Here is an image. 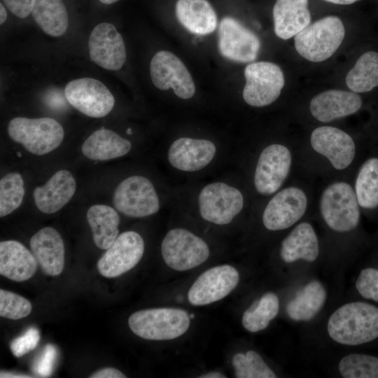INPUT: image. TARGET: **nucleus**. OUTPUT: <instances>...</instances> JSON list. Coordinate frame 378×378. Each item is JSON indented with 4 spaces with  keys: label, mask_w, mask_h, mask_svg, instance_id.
Wrapping results in <instances>:
<instances>
[{
    "label": "nucleus",
    "mask_w": 378,
    "mask_h": 378,
    "mask_svg": "<svg viewBox=\"0 0 378 378\" xmlns=\"http://www.w3.org/2000/svg\"><path fill=\"white\" fill-rule=\"evenodd\" d=\"M346 84L354 92H368L378 86V52L363 53L346 74Z\"/></svg>",
    "instance_id": "2f4dec72"
},
{
    "label": "nucleus",
    "mask_w": 378,
    "mask_h": 378,
    "mask_svg": "<svg viewBox=\"0 0 378 378\" xmlns=\"http://www.w3.org/2000/svg\"><path fill=\"white\" fill-rule=\"evenodd\" d=\"M31 15L40 28L52 36L63 35L69 19L62 0H36Z\"/></svg>",
    "instance_id": "c756f323"
},
{
    "label": "nucleus",
    "mask_w": 378,
    "mask_h": 378,
    "mask_svg": "<svg viewBox=\"0 0 378 378\" xmlns=\"http://www.w3.org/2000/svg\"><path fill=\"white\" fill-rule=\"evenodd\" d=\"M335 4L349 5L360 0H323Z\"/></svg>",
    "instance_id": "a18cd8bd"
},
{
    "label": "nucleus",
    "mask_w": 378,
    "mask_h": 378,
    "mask_svg": "<svg viewBox=\"0 0 378 378\" xmlns=\"http://www.w3.org/2000/svg\"><path fill=\"white\" fill-rule=\"evenodd\" d=\"M327 293L323 285L313 280L300 289L286 305L288 316L295 321L312 320L323 307Z\"/></svg>",
    "instance_id": "cd10ccee"
},
{
    "label": "nucleus",
    "mask_w": 378,
    "mask_h": 378,
    "mask_svg": "<svg viewBox=\"0 0 378 378\" xmlns=\"http://www.w3.org/2000/svg\"><path fill=\"white\" fill-rule=\"evenodd\" d=\"M279 311V300L272 292L264 294L243 314L241 323L249 332H256L265 329Z\"/></svg>",
    "instance_id": "473e14b6"
},
{
    "label": "nucleus",
    "mask_w": 378,
    "mask_h": 378,
    "mask_svg": "<svg viewBox=\"0 0 378 378\" xmlns=\"http://www.w3.org/2000/svg\"><path fill=\"white\" fill-rule=\"evenodd\" d=\"M164 261L170 268L186 271L197 267L209 255L207 244L192 232L181 228L170 230L161 244Z\"/></svg>",
    "instance_id": "423d86ee"
},
{
    "label": "nucleus",
    "mask_w": 378,
    "mask_h": 378,
    "mask_svg": "<svg viewBox=\"0 0 378 378\" xmlns=\"http://www.w3.org/2000/svg\"><path fill=\"white\" fill-rule=\"evenodd\" d=\"M31 302L24 297L4 289L0 290V316L12 320L27 316L31 312Z\"/></svg>",
    "instance_id": "e433bc0d"
},
{
    "label": "nucleus",
    "mask_w": 378,
    "mask_h": 378,
    "mask_svg": "<svg viewBox=\"0 0 378 378\" xmlns=\"http://www.w3.org/2000/svg\"><path fill=\"white\" fill-rule=\"evenodd\" d=\"M320 209L327 225L335 232H351L359 225L360 206L355 190L347 183L330 185L322 194Z\"/></svg>",
    "instance_id": "39448f33"
},
{
    "label": "nucleus",
    "mask_w": 378,
    "mask_h": 378,
    "mask_svg": "<svg viewBox=\"0 0 378 378\" xmlns=\"http://www.w3.org/2000/svg\"><path fill=\"white\" fill-rule=\"evenodd\" d=\"M29 244L45 274L55 276L62 273L64 266V245L55 229L46 227L39 230L31 237Z\"/></svg>",
    "instance_id": "aec40b11"
},
{
    "label": "nucleus",
    "mask_w": 378,
    "mask_h": 378,
    "mask_svg": "<svg viewBox=\"0 0 378 378\" xmlns=\"http://www.w3.org/2000/svg\"><path fill=\"white\" fill-rule=\"evenodd\" d=\"M91 378H125L126 376L118 369L105 368L92 374Z\"/></svg>",
    "instance_id": "79ce46f5"
},
{
    "label": "nucleus",
    "mask_w": 378,
    "mask_h": 378,
    "mask_svg": "<svg viewBox=\"0 0 378 378\" xmlns=\"http://www.w3.org/2000/svg\"><path fill=\"white\" fill-rule=\"evenodd\" d=\"M291 165L289 150L281 144H272L260 153L254 174V185L261 195L276 192L288 176Z\"/></svg>",
    "instance_id": "2eb2a0df"
},
{
    "label": "nucleus",
    "mask_w": 378,
    "mask_h": 378,
    "mask_svg": "<svg viewBox=\"0 0 378 378\" xmlns=\"http://www.w3.org/2000/svg\"><path fill=\"white\" fill-rule=\"evenodd\" d=\"M216 152V146L211 141L181 137L170 146L168 160L178 170L196 172L207 166L214 159Z\"/></svg>",
    "instance_id": "6ab92c4d"
},
{
    "label": "nucleus",
    "mask_w": 378,
    "mask_h": 378,
    "mask_svg": "<svg viewBox=\"0 0 378 378\" xmlns=\"http://www.w3.org/2000/svg\"><path fill=\"white\" fill-rule=\"evenodd\" d=\"M57 351L52 344H47L33 365V371L39 377L49 376L54 368Z\"/></svg>",
    "instance_id": "ea45409f"
},
{
    "label": "nucleus",
    "mask_w": 378,
    "mask_h": 378,
    "mask_svg": "<svg viewBox=\"0 0 378 378\" xmlns=\"http://www.w3.org/2000/svg\"><path fill=\"white\" fill-rule=\"evenodd\" d=\"M338 369L344 378H378V356L350 354L340 360Z\"/></svg>",
    "instance_id": "72a5a7b5"
},
{
    "label": "nucleus",
    "mask_w": 378,
    "mask_h": 378,
    "mask_svg": "<svg viewBox=\"0 0 378 378\" xmlns=\"http://www.w3.org/2000/svg\"><path fill=\"white\" fill-rule=\"evenodd\" d=\"M39 340L40 334L38 329L31 327L23 335L12 341L10 350L15 357H22L35 349Z\"/></svg>",
    "instance_id": "58836bf2"
},
{
    "label": "nucleus",
    "mask_w": 378,
    "mask_h": 378,
    "mask_svg": "<svg viewBox=\"0 0 378 378\" xmlns=\"http://www.w3.org/2000/svg\"><path fill=\"white\" fill-rule=\"evenodd\" d=\"M239 275L229 265L210 268L203 272L188 290L189 302L195 306L209 304L226 297L237 286Z\"/></svg>",
    "instance_id": "4468645a"
},
{
    "label": "nucleus",
    "mask_w": 378,
    "mask_h": 378,
    "mask_svg": "<svg viewBox=\"0 0 378 378\" xmlns=\"http://www.w3.org/2000/svg\"><path fill=\"white\" fill-rule=\"evenodd\" d=\"M38 262L23 244L18 241L0 242V274L15 281L28 280L36 273Z\"/></svg>",
    "instance_id": "5701e85b"
},
{
    "label": "nucleus",
    "mask_w": 378,
    "mask_h": 378,
    "mask_svg": "<svg viewBox=\"0 0 378 378\" xmlns=\"http://www.w3.org/2000/svg\"><path fill=\"white\" fill-rule=\"evenodd\" d=\"M36 0H4L6 6L15 16L27 18L32 11Z\"/></svg>",
    "instance_id": "a19ab883"
},
{
    "label": "nucleus",
    "mask_w": 378,
    "mask_h": 378,
    "mask_svg": "<svg viewBox=\"0 0 378 378\" xmlns=\"http://www.w3.org/2000/svg\"><path fill=\"white\" fill-rule=\"evenodd\" d=\"M150 73L153 85L160 90L172 88L175 94L183 99L195 94V85L190 72L171 52H158L150 61Z\"/></svg>",
    "instance_id": "9b49d317"
},
{
    "label": "nucleus",
    "mask_w": 378,
    "mask_h": 378,
    "mask_svg": "<svg viewBox=\"0 0 378 378\" xmlns=\"http://www.w3.org/2000/svg\"><path fill=\"white\" fill-rule=\"evenodd\" d=\"M132 148L130 141L112 130L102 127L84 141L83 154L92 160H108L122 157Z\"/></svg>",
    "instance_id": "bb28decb"
},
{
    "label": "nucleus",
    "mask_w": 378,
    "mask_h": 378,
    "mask_svg": "<svg viewBox=\"0 0 378 378\" xmlns=\"http://www.w3.org/2000/svg\"><path fill=\"white\" fill-rule=\"evenodd\" d=\"M119 0H99L100 2L104 4H111L113 3H115Z\"/></svg>",
    "instance_id": "de8ad7c7"
},
{
    "label": "nucleus",
    "mask_w": 378,
    "mask_h": 378,
    "mask_svg": "<svg viewBox=\"0 0 378 378\" xmlns=\"http://www.w3.org/2000/svg\"><path fill=\"white\" fill-rule=\"evenodd\" d=\"M198 204L203 219L216 225H226L242 210L244 197L237 188L216 182L202 189Z\"/></svg>",
    "instance_id": "1a4fd4ad"
},
{
    "label": "nucleus",
    "mask_w": 378,
    "mask_h": 378,
    "mask_svg": "<svg viewBox=\"0 0 378 378\" xmlns=\"http://www.w3.org/2000/svg\"><path fill=\"white\" fill-rule=\"evenodd\" d=\"M144 242L134 231L119 234L98 260V272L106 278H115L134 267L141 259Z\"/></svg>",
    "instance_id": "f8f14e48"
},
{
    "label": "nucleus",
    "mask_w": 378,
    "mask_h": 378,
    "mask_svg": "<svg viewBox=\"0 0 378 378\" xmlns=\"http://www.w3.org/2000/svg\"><path fill=\"white\" fill-rule=\"evenodd\" d=\"M354 190L360 207L368 211L378 209V156L370 157L362 164Z\"/></svg>",
    "instance_id": "7c9ffc66"
},
{
    "label": "nucleus",
    "mask_w": 378,
    "mask_h": 378,
    "mask_svg": "<svg viewBox=\"0 0 378 378\" xmlns=\"http://www.w3.org/2000/svg\"><path fill=\"white\" fill-rule=\"evenodd\" d=\"M76 181L67 170L57 172L33 193L36 207L44 214H53L65 206L76 192Z\"/></svg>",
    "instance_id": "4be33fe9"
},
{
    "label": "nucleus",
    "mask_w": 378,
    "mask_h": 378,
    "mask_svg": "<svg viewBox=\"0 0 378 378\" xmlns=\"http://www.w3.org/2000/svg\"><path fill=\"white\" fill-rule=\"evenodd\" d=\"M88 48L90 59L105 69L119 70L126 61L122 37L111 23H100L92 29Z\"/></svg>",
    "instance_id": "f3484780"
},
{
    "label": "nucleus",
    "mask_w": 378,
    "mask_h": 378,
    "mask_svg": "<svg viewBox=\"0 0 378 378\" xmlns=\"http://www.w3.org/2000/svg\"><path fill=\"white\" fill-rule=\"evenodd\" d=\"M232 365L237 378H275L276 374L255 351L246 354H236L232 358Z\"/></svg>",
    "instance_id": "c9c22d12"
},
{
    "label": "nucleus",
    "mask_w": 378,
    "mask_h": 378,
    "mask_svg": "<svg viewBox=\"0 0 378 378\" xmlns=\"http://www.w3.org/2000/svg\"><path fill=\"white\" fill-rule=\"evenodd\" d=\"M115 209L132 218L153 215L160 209V201L153 183L141 176H132L115 188L113 197Z\"/></svg>",
    "instance_id": "6e6552de"
},
{
    "label": "nucleus",
    "mask_w": 378,
    "mask_h": 378,
    "mask_svg": "<svg viewBox=\"0 0 378 378\" xmlns=\"http://www.w3.org/2000/svg\"><path fill=\"white\" fill-rule=\"evenodd\" d=\"M319 253L318 241L311 224H298L283 240L280 255L284 262H293L299 260L314 262Z\"/></svg>",
    "instance_id": "393cba45"
},
{
    "label": "nucleus",
    "mask_w": 378,
    "mask_h": 378,
    "mask_svg": "<svg viewBox=\"0 0 378 378\" xmlns=\"http://www.w3.org/2000/svg\"><path fill=\"white\" fill-rule=\"evenodd\" d=\"M307 206L305 193L299 188L288 187L276 193L267 204L262 223L269 230L287 229L304 214Z\"/></svg>",
    "instance_id": "dca6fc26"
},
{
    "label": "nucleus",
    "mask_w": 378,
    "mask_h": 378,
    "mask_svg": "<svg viewBox=\"0 0 378 378\" xmlns=\"http://www.w3.org/2000/svg\"><path fill=\"white\" fill-rule=\"evenodd\" d=\"M260 48L258 37L233 18L225 17L218 28V48L225 58L246 63L255 60Z\"/></svg>",
    "instance_id": "ddd939ff"
},
{
    "label": "nucleus",
    "mask_w": 378,
    "mask_h": 378,
    "mask_svg": "<svg viewBox=\"0 0 378 378\" xmlns=\"http://www.w3.org/2000/svg\"><path fill=\"white\" fill-rule=\"evenodd\" d=\"M0 10H1V13H0V16H1V18H0V23H1V24H2L4 23V22L6 20V18H7V12H6V8H4V6H3V4H2L1 3L0 4Z\"/></svg>",
    "instance_id": "49530a36"
},
{
    "label": "nucleus",
    "mask_w": 378,
    "mask_h": 378,
    "mask_svg": "<svg viewBox=\"0 0 378 378\" xmlns=\"http://www.w3.org/2000/svg\"><path fill=\"white\" fill-rule=\"evenodd\" d=\"M362 104V99L356 92L330 90L314 97L309 109L316 120L327 122L357 112Z\"/></svg>",
    "instance_id": "412c9836"
},
{
    "label": "nucleus",
    "mask_w": 378,
    "mask_h": 378,
    "mask_svg": "<svg viewBox=\"0 0 378 378\" xmlns=\"http://www.w3.org/2000/svg\"><path fill=\"white\" fill-rule=\"evenodd\" d=\"M189 316H190V318H193L195 316H194V314H189Z\"/></svg>",
    "instance_id": "09e8293b"
},
{
    "label": "nucleus",
    "mask_w": 378,
    "mask_h": 378,
    "mask_svg": "<svg viewBox=\"0 0 378 378\" xmlns=\"http://www.w3.org/2000/svg\"><path fill=\"white\" fill-rule=\"evenodd\" d=\"M345 35L342 21L330 15L309 24L295 36V47L306 59L319 62L330 57L341 45Z\"/></svg>",
    "instance_id": "f03ea898"
},
{
    "label": "nucleus",
    "mask_w": 378,
    "mask_h": 378,
    "mask_svg": "<svg viewBox=\"0 0 378 378\" xmlns=\"http://www.w3.org/2000/svg\"><path fill=\"white\" fill-rule=\"evenodd\" d=\"M308 0H276L273 7L276 35L287 40L297 35L311 22Z\"/></svg>",
    "instance_id": "b1692460"
},
{
    "label": "nucleus",
    "mask_w": 378,
    "mask_h": 378,
    "mask_svg": "<svg viewBox=\"0 0 378 378\" xmlns=\"http://www.w3.org/2000/svg\"><path fill=\"white\" fill-rule=\"evenodd\" d=\"M189 314L175 308L143 309L130 315L128 325L139 337L148 340H169L183 335L190 326Z\"/></svg>",
    "instance_id": "7ed1b4c3"
},
{
    "label": "nucleus",
    "mask_w": 378,
    "mask_h": 378,
    "mask_svg": "<svg viewBox=\"0 0 378 378\" xmlns=\"http://www.w3.org/2000/svg\"><path fill=\"white\" fill-rule=\"evenodd\" d=\"M330 337L347 346H361L378 340V306L365 301L346 303L337 309L327 323Z\"/></svg>",
    "instance_id": "f257e3e1"
},
{
    "label": "nucleus",
    "mask_w": 378,
    "mask_h": 378,
    "mask_svg": "<svg viewBox=\"0 0 378 378\" xmlns=\"http://www.w3.org/2000/svg\"><path fill=\"white\" fill-rule=\"evenodd\" d=\"M68 102L82 113L92 118L108 115L115 99L101 81L92 78H82L70 81L64 88Z\"/></svg>",
    "instance_id": "9d476101"
},
{
    "label": "nucleus",
    "mask_w": 378,
    "mask_h": 378,
    "mask_svg": "<svg viewBox=\"0 0 378 378\" xmlns=\"http://www.w3.org/2000/svg\"><path fill=\"white\" fill-rule=\"evenodd\" d=\"M314 150L328 159L334 168L342 170L349 167L356 155L353 139L343 130L330 126L316 128L311 135Z\"/></svg>",
    "instance_id": "a211bd4d"
},
{
    "label": "nucleus",
    "mask_w": 378,
    "mask_h": 378,
    "mask_svg": "<svg viewBox=\"0 0 378 378\" xmlns=\"http://www.w3.org/2000/svg\"><path fill=\"white\" fill-rule=\"evenodd\" d=\"M93 240L100 249H107L118 236L120 218L117 211L105 204H95L87 211Z\"/></svg>",
    "instance_id": "c85d7f7f"
},
{
    "label": "nucleus",
    "mask_w": 378,
    "mask_h": 378,
    "mask_svg": "<svg viewBox=\"0 0 378 378\" xmlns=\"http://www.w3.org/2000/svg\"><path fill=\"white\" fill-rule=\"evenodd\" d=\"M176 15L187 30L195 34H211L217 27L216 13L207 0H178Z\"/></svg>",
    "instance_id": "a878e982"
},
{
    "label": "nucleus",
    "mask_w": 378,
    "mask_h": 378,
    "mask_svg": "<svg viewBox=\"0 0 378 378\" xmlns=\"http://www.w3.org/2000/svg\"><path fill=\"white\" fill-rule=\"evenodd\" d=\"M9 136L21 144L29 152L42 155L57 148L64 132L61 124L51 118H27L16 117L8 125Z\"/></svg>",
    "instance_id": "20e7f679"
},
{
    "label": "nucleus",
    "mask_w": 378,
    "mask_h": 378,
    "mask_svg": "<svg viewBox=\"0 0 378 378\" xmlns=\"http://www.w3.org/2000/svg\"><path fill=\"white\" fill-rule=\"evenodd\" d=\"M24 196V181L18 172L5 175L0 181V216L14 211L22 204Z\"/></svg>",
    "instance_id": "f704fd0d"
},
{
    "label": "nucleus",
    "mask_w": 378,
    "mask_h": 378,
    "mask_svg": "<svg viewBox=\"0 0 378 378\" xmlns=\"http://www.w3.org/2000/svg\"><path fill=\"white\" fill-rule=\"evenodd\" d=\"M246 84L243 99L250 106L262 107L273 103L284 86L281 68L272 62H258L248 64L244 69Z\"/></svg>",
    "instance_id": "0eeeda50"
},
{
    "label": "nucleus",
    "mask_w": 378,
    "mask_h": 378,
    "mask_svg": "<svg viewBox=\"0 0 378 378\" xmlns=\"http://www.w3.org/2000/svg\"><path fill=\"white\" fill-rule=\"evenodd\" d=\"M2 377H30V376L19 374V373H14V372H3L1 371V376Z\"/></svg>",
    "instance_id": "c03bdc74"
},
{
    "label": "nucleus",
    "mask_w": 378,
    "mask_h": 378,
    "mask_svg": "<svg viewBox=\"0 0 378 378\" xmlns=\"http://www.w3.org/2000/svg\"><path fill=\"white\" fill-rule=\"evenodd\" d=\"M355 287L363 299L378 303V267L362 269L356 280Z\"/></svg>",
    "instance_id": "4c0bfd02"
},
{
    "label": "nucleus",
    "mask_w": 378,
    "mask_h": 378,
    "mask_svg": "<svg viewBox=\"0 0 378 378\" xmlns=\"http://www.w3.org/2000/svg\"><path fill=\"white\" fill-rule=\"evenodd\" d=\"M200 378H225L223 374L218 372H210L199 377Z\"/></svg>",
    "instance_id": "37998d69"
}]
</instances>
